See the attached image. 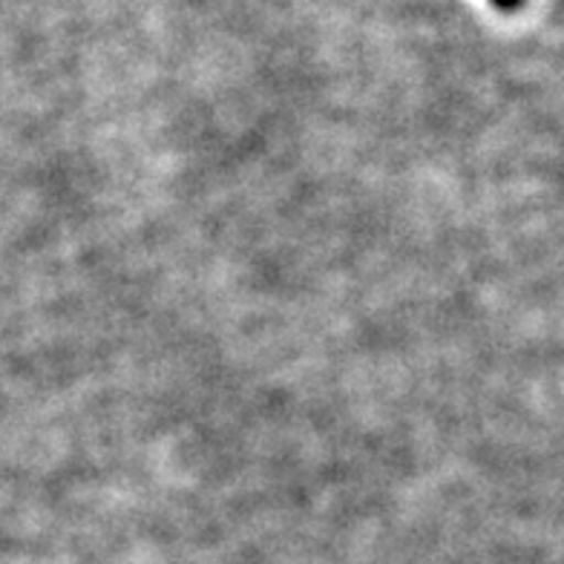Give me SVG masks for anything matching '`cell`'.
I'll use <instances>...</instances> for the list:
<instances>
[{
	"label": "cell",
	"mask_w": 564,
	"mask_h": 564,
	"mask_svg": "<svg viewBox=\"0 0 564 564\" xmlns=\"http://www.w3.org/2000/svg\"><path fill=\"white\" fill-rule=\"evenodd\" d=\"M490 3L498 12H519V9L524 7V0H490Z\"/></svg>",
	"instance_id": "cell-1"
}]
</instances>
